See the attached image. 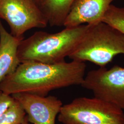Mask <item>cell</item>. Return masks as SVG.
<instances>
[{
    "label": "cell",
    "instance_id": "cell-1",
    "mask_svg": "<svg viewBox=\"0 0 124 124\" xmlns=\"http://www.w3.org/2000/svg\"><path fill=\"white\" fill-rule=\"evenodd\" d=\"M85 69V62L75 60L55 63L22 62L0 82V91L9 95L24 93L46 96L55 89L81 85Z\"/></svg>",
    "mask_w": 124,
    "mask_h": 124
},
{
    "label": "cell",
    "instance_id": "cell-2",
    "mask_svg": "<svg viewBox=\"0 0 124 124\" xmlns=\"http://www.w3.org/2000/svg\"><path fill=\"white\" fill-rule=\"evenodd\" d=\"M90 24L65 27L54 34L38 31L26 39L18 47L20 62L36 61L55 63L64 61L82 39Z\"/></svg>",
    "mask_w": 124,
    "mask_h": 124
},
{
    "label": "cell",
    "instance_id": "cell-3",
    "mask_svg": "<svg viewBox=\"0 0 124 124\" xmlns=\"http://www.w3.org/2000/svg\"><path fill=\"white\" fill-rule=\"evenodd\" d=\"M119 54L124 55V33L101 21L90 24L84 36L68 57L105 67Z\"/></svg>",
    "mask_w": 124,
    "mask_h": 124
},
{
    "label": "cell",
    "instance_id": "cell-4",
    "mask_svg": "<svg viewBox=\"0 0 124 124\" xmlns=\"http://www.w3.org/2000/svg\"><path fill=\"white\" fill-rule=\"evenodd\" d=\"M58 120L63 124H124V113L98 98L81 97L62 105Z\"/></svg>",
    "mask_w": 124,
    "mask_h": 124
},
{
    "label": "cell",
    "instance_id": "cell-5",
    "mask_svg": "<svg viewBox=\"0 0 124 124\" xmlns=\"http://www.w3.org/2000/svg\"><path fill=\"white\" fill-rule=\"evenodd\" d=\"M0 19L8 23L11 34L23 37L27 31L44 28L48 22L35 0H0Z\"/></svg>",
    "mask_w": 124,
    "mask_h": 124
},
{
    "label": "cell",
    "instance_id": "cell-6",
    "mask_svg": "<svg viewBox=\"0 0 124 124\" xmlns=\"http://www.w3.org/2000/svg\"><path fill=\"white\" fill-rule=\"evenodd\" d=\"M81 85L93 92L94 97L124 110V67H100L89 71Z\"/></svg>",
    "mask_w": 124,
    "mask_h": 124
},
{
    "label": "cell",
    "instance_id": "cell-7",
    "mask_svg": "<svg viewBox=\"0 0 124 124\" xmlns=\"http://www.w3.org/2000/svg\"><path fill=\"white\" fill-rule=\"evenodd\" d=\"M12 96L22 107L28 122L33 124H55L56 118L63 105L59 99L53 96L22 93Z\"/></svg>",
    "mask_w": 124,
    "mask_h": 124
},
{
    "label": "cell",
    "instance_id": "cell-8",
    "mask_svg": "<svg viewBox=\"0 0 124 124\" xmlns=\"http://www.w3.org/2000/svg\"><path fill=\"white\" fill-rule=\"evenodd\" d=\"M115 0H76L64 21L65 27L101 22L111 3Z\"/></svg>",
    "mask_w": 124,
    "mask_h": 124
},
{
    "label": "cell",
    "instance_id": "cell-9",
    "mask_svg": "<svg viewBox=\"0 0 124 124\" xmlns=\"http://www.w3.org/2000/svg\"><path fill=\"white\" fill-rule=\"evenodd\" d=\"M23 39V37H15L7 31L0 19V82L20 63L17 52Z\"/></svg>",
    "mask_w": 124,
    "mask_h": 124
},
{
    "label": "cell",
    "instance_id": "cell-10",
    "mask_svg": "<svg viewBox=\"0 0 124 124\" xmlns=\"http://www.w3.org/2000/svg\"><path fill=\"white\" fill-rule=\"evenodd\" d=\"M76 0H42L40 8L52 26L63 25Z\"/></svg>",
    "mask_w": 124,
    "mask_h": 124
},
{
    "label": "cell",
    "instance_id": "cell-11",
    "mask_svg": "<svg viewBox=\"0 0 124 124\" xmlns=\"http://www.w3.org/2000/svg\"><path fill=\"white\" fill-rule=\"evenodd\" d=\"M26 119L25 112L15 99L13 103L0 115V124H21Z\"/></svg>",
    "mask_w": 124,
    "mask_h": 124
},
{
    "label": "cell",
    "instance_id": "cell-12",
    "mask_svg": "<svg viewBox=\"0 0 124 124\" xmlns=\"http://www.w3.org/2000/svg\"><path fill=\"white\" fill-rule=\"evenodd\" d=\"M102 21L111 25L124 34V8L110 5Z\"/></svg>",
    "mask_w": 124,
    "mask_h": 124
},
{
    "label": "cell",
    "instance_id": "cell-13",
    "mask_svg": "<svg viewBox=\"0 0 124 124\" xmlns=\"http://www.w3.org/2000/svg\"><path fill=\"white\" fill-rule=\"evenodd\" d=\"M15 101L12 96L0 91V115H2Z\"/></svg>",
    "mask_w": 124,
    "mask_h": 124
},
{
    "label": "cell",
    "instance_id": "cell-14",
    "mask_svg": "<svg viewBox=\"0 0 124 124\" xmlns=\"http://www.w3.org/2000/svg\"><path fill=\"white\" fill-rule=\"evenodd\" d=\"M21 124H29V122H28V120H27V118L26 120H25Z\"/></svg>",
    "mask_w": 124,
    "mask_h": 124
},
{
    "label": "cell",
    "instance_id": "cell-15",
    "mask_svg": "<svg viewBox=\"0 0 124 124\" xmlns=\"http://www.w3.org/2000/svg\"><path fill=\"white\" fill-rule=\"evenodd\" d=\"M36 0V2L38 4H39V3H40V1L42 0Z\"/></svg>",
    "mask_w": 124,
    "mask_h": 124
}]
</instances>
